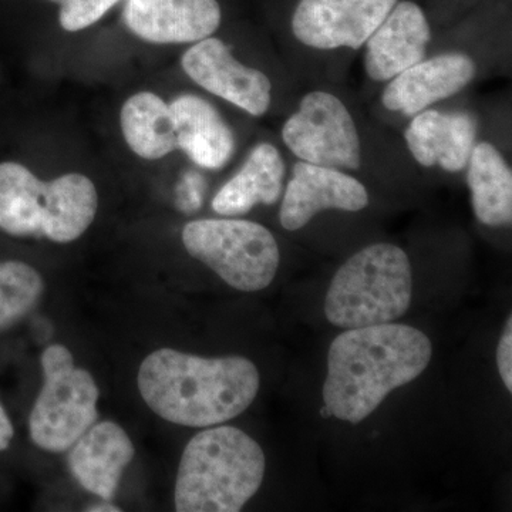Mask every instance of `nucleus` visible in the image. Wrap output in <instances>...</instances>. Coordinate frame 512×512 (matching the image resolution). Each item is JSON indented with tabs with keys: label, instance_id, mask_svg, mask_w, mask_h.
<instances>
[{
	"label": "nucleus",
	"instance_id": "f03ea898",
	"mask_svg": "<svg viewBox=\"0 0 512 512\" xmlns=\"http://www.w3.org/2000/svg\"><path fill=\"white\" fill-rule=\"evenodd\" d=\"M138 390L161 419L185 427L220 426L251 406L258 369L242 356L201 357L163 348L138 370Z\"/></svg>",
	"mask_w": 512,
	"mask_h": 512
},
{
	"label": "nucleus",
	"instance_id": "f257e3e1",
	"mask_svg": "<svg viewBox=\"0 0 512 512\" xmlns=\"http://www.w3.org/2000/svg\"><path fill=\"white\" fill-rule=\"evenodd\" d=\"M430 339L396 323L346 329L333 340L323 402L330 416L357 424L367 419L397 387L429 366Z\"/></svg>",
	"mask_w": 512,
	"mask_h": 512
},
{
	"label": "nucleus",
	"instance_id": "5701e85b",
	"mask_svg": "<svg viewBox=\"0 0 512 512\" xmlns=\"http://www.w3.org/2000/svg\"><path fill=\"white\" fill-rule=\"evenodd\" d=\"M497 365L500 370L501 379L507 387L508 392H512V320L508 318L505 325L503 336L497 349Z\"/></svg>",
	"mask_w": 512,
	"mask_h": 512
},
{
	"label": "nucleus",
	"instance_id": "412c9836",
	"mask_svg": "<svg viewBox=\"0 0 512 512\" xmlns=\"http://www.w3.org/2000/svg\"><path fill=\"white\" fill-rule=\"evenodd\" d=\"M45 279L26 262L0 261V332L28 318L42 301Z\"/></svg>",
	"mask_w": 512,
	"mask_h": 512
},
{
	"label": "nucleus",
	"instance_id": "4be33fe9",
	"mask_svg": "<svg viewBox=\"0 0 512 512\" xmlns=\"http://www.w3.org/2000/svg\"><path fill=\"white\" fill-rule=\"evenodd\" d=\"M60 6V26L67 32H80L99 22L121 0H49Z\"/></svg>",
	"mask_w": 512,
	"mask_h": 512
},
{
	"label": "nucleus",
	"instance_id": "9b49d317",
	"mask_svg": "<svg viewBox=\"0 0 512 512\" xmlns=\"http://www.w3.org/2000/svg\"><path fill=\"white\" fill-rule=\"evenodd\" d=\"M369 205V192L357 178L305 161L293 165L292 178L282 194L279 221L286 231H298L319 212H359Z\"/></svg>",
	"mask_w": 512,
	"mask_h": 512
},
{
	"label": "nucleus",
	"instance_id": "f8f14e48",
	"mask_svg": "<svg viewBox=\"0 0 512 512\" xmlns=\"http://www.w3.org/2000/svg\"><path fill=\"white\" fill-rule=\"evenodd\" d=\"M477 76L473 57L463 52L441 53L423 59L387 82L384 109L413 117L433 104L456 96Z\"/></svg>",
	"mask_w": 512,
	"mask_h": 512
},
{
	"label": "nucleus",
	"instance_id": "0eeeda50",
	"mask_svg": "<svg viewBox=\"0 0 512 512\" xmlns=\"http://www.w3.org/2000/svg\"><path fill=\"white\" fill-rule=\"evenodd\" d=\"M183 244L192 258L238 291L268 288L281 262L272 232L252 221H192L183 229Z\"/></svg>",
	"mask_w": 512,
	"mask_h": 512
},
{
	"label": "nucleus",
	"instance_id": "6ab92c4d",
	"mask_svg": "<svg viewBox=\"0 0 512 512\" xmlns=\"http://www.w3.org/2000/svg\"><path fill=\"white\" fill-rule=\"evenodd\" d=\"M466 168L468 190L477 220L487 227H510L512 171L501 151L488 141L478 143Z\"/></svg>",
	"mask_w": 512,
	"mask_h": 512
},
{
	"label": "nucleus",
	"instance_id": "b1692460",
	"mask_svg": "<svg viewBox=\"0 0 512 512\" xmlns=\"http://www.w3.org/2000/svg\"><path fill=\"white\" fill-rule=\"evenodd\" d=\"M13 439H15V427L5 407L0 403V453L8 450Z\"/></svg>",
	"mask_w": 512,
	"mask_h": 512
},
{
	"label": "nucleus",
	"instance_id": "393cba45",
	"mask_svg": "<svg viewBox=\"0 0 512 512\" xmlns=\"http://www.w3.org/2000/svg\"><path fill=\"white\" fill-rule=\"evenodd\" d=\"M87 511L93 512H119V507L110 503V501H104L101 504L92 505V508H87Z\"/></svg>",
	"mask_w": 512,
	"mask_h": 512
},
{
	"label": "nucleus",
	"instance_id": "2eb2a0df",
	"mask_svg": "<svg viewBox=\"0 0 512 512\" xmlns=\"http://www.w3.org/2000/svg\"><path fill=\"white\" fill-rule=\"evenodd\" d=\"M476 138V117L466 111L426 109L413 116L404 131L407 148L417 163L447 173L466 170Z\"/></svg>",
	"mask_w": 512,
	"mask_h": 512
},
{
	"label": "nucleus",
	"instance_id": "7ed1b4c3",
	"mask_svg": "<svg viewBox=\"0 0 512 512\" xmlns=\"http://www.w3.org/2000/svg\"><path fill=\"white\" fill-rule=\"evenodd\" d=\"M264 450L237 427L202 430L184 448L175 480L178 512H238L261 487Z\"/></svg>",
	"mask_w": 512,
	"mask_h": 512
},
{
	"label": "nucleus",
	"instance_id": "aec40b11",
	"mask_svg": "<svg viewBox=\"0 0 512 512\" xmlns=\"http://www.w3.org/2000/svg\"><path fill=\"white\" fill-rule=\"evenodd\" d=\"M120 124L128 147L144 160H160L177 150L173 110L156 93L131 96L121 109Z\"/></svg>",
	"mask_w": 512,
	"mask_h": 512
},
{
	"label": "nucleus",
	"instance_id": "a211bd4d",
	"mask_svg": "<svg viewBox=\"0 0 512 512\" xmlns=\"http://www.w3.org/2000/svg\"><path fill=\"white\" fill-rule=\"evenodd\" d=\"M286 165L278 148L261 143L231 180L215 195L212 210L224 217H237L255 205H274L285 190Z\"/></svg>",
	"mask_w": 512,
	"mask_h": 512
},
{
	"label": "nucleus",
	"instance_id": "dca6fc26",
	"mask_svg": "<svg viewBox=\"0 0 512 512\" xmlns=\"http://www.w3.org/2000/svg\"><path fill=\"white\" fill-rule=\"evenodd\" d=\"M72 476L84 490L111 501L136 448L120 424L101 421L90 427L70 448Z\"/></svg>",
	"mask_w": 512,
	"mask_h": 512
},
{
	"label": "nucleus",
	"instance_id": "1a4fd4ad",
	"mask_svg": "<svg viewBox=\"0 0 512 512\" xmlns=\"http://www.w3.org/2000/svg\"><path fill=\"white\" fill-rule=\"evenodd\" d=\"M399 0H299L292 33L316 50H359Z\"/></svg>",
	"mask_w": 512,
	"mask_h": 512
},
{
	"label": "nucleus",
	"instance_id": "20e7f679",
	"mask_svg": "<svg viewBox=\"0 0 512 512\" xmlns=\"http://www.w3.org/2000/svg\"><path fill=\"white\" fill-rule=\"evenodd\" d=\"M99 195L86 175L64 174L45 183L25 165L0 164V229L12 237L69 244L96 218Z\"/></svg>",
	"mask_w": 512,
	"mask_h": 512
},
{
	"label": "nucleus",
	"instance_id": "4468645a",
	"mask_svg": "<svg viewBox=\"0 0 512 512\" xmlns=\"http://www.w3.org/2000/svg\"><path fill=\"white\" fill-rule=\"evenodd\" d=\"M430 42V23L423 9L410 0L397 2L363 46L367 76L389 82L426 59Z\"/></svg>",
	"mask_w": 512,
	"mask_h": 512
},
{
	"label": "nucleus",
	"instance_id": "ddd939ff",
	"mask_svg": "<svg viewBox=\"0 0 512 512\" xmlns=\"http://www.w3.org/2000/svg\"><path fill=\"white\" fill-rule=\"evenodd\" d=\"M123 18L144 42L183 45L214 35L222 13L218 0H127Z\"/></svg>",
	"mask_w": 512,
	"mask_h": 512
},
{
	"label": "nucleus",
	"instance_id": "9d476101",
	"mask_svg": "<svg viewBox=\"0 0 512 512\" xmlns=\"http://www.w3.org/2000/svg\"><path fill=\"white\" fill-rule=\"evenodd\" d=\"M185 74L202 89L221 97L252 117L266 114L272 83L261 70L245 66L217 37L194 43L181 59Z\"/></svg>",
	"mask_w": 512,
	"mask_h": 512
},
{
	"label": "nucleus",
	"instance_id": "39448f33",
	"mask_svg": "<svg viewBox=\"0 0 512 512\" xmlns=\"http://www.w3.org/2000/svg\"><path fill=\"white\" fill-rule=\"evenodd\" d=\"M412 293V265L406 252L384 242L369 245L333 276L325 315L343 329L392 323L409 311Z\"/></svg>",
	"mask_w": 512,
	"mask_h": 512
},
{
	"label": "nucleus",
	"instance_id": "423d86ee",
	"mask_svg": "<svg viewBox=\"0 0 512 512\" xmlns=\"http://www.w3.org/2000/svg\"><path fill=\"white\" fill-rule=\"evenodd\" d=\"M40 365L45 382L30 412V439L40 450L64 453L99 420V387L66 346H47Z\"/></svg>",
	"mask_w": 512,
	"mask_h": 512
},
{
	"label": "nucleus",
	"instance_id": "6e6552de",
	"mask_svg": "<svg viewBox=\"0 0 512 512\" xmlns=\"http://www.w3.org/2000/svg\"><path fill=\"white\" fill-rule=\"evenodd\" d=\"M282 141L305 163L342 171H356L362 165L355 119L338 96L323 90L303 96L282 127Z\"/></svg>",
	"mask_w": 512,
	"mask_h": 512
},
{
	"label": "nucleus",
	"instance_id": "f3484780",
	"mask_svg": "<svg viewBox=\"0 0 512 512\" xmlns=\"http://www.w3.org/2000/svg\"><path fill=\"white\" fill-rule=\"evenodd\" d=\"M170 106L177 148L198 167L220 170L227 165L235 153V136L220 111L194 94H183Z\"/></svg>",
	"mask_w": 512,
	"mask_h": 512
}]
</instances>
